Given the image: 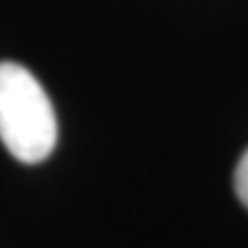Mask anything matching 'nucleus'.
Returning a JSON list of instances; mask_svg holds the SVG:
<instances>
[{
  "label": "nucleus",
  "mask_w": 248,
  "mask_h": 248,
  "mask_svg": "<svg viewBox=\"0 0 248 248\" xmlns=\"http://www.w3.org/2000/svg\"><path fill=\"white\" fill-rule=\"evenodd\" d=\"M234 191H237L241 204L248 209V150L244 152V156L239 159L237 170H234Z\"/></svg>",
  "instance_id": "f03ea898"
},
{
  "label": "nucleus",
  "mask_w": 248,
  "mask_h": 248,
  "mask_svg": "<svg viewBox=\"0 0 248 248\" xmlns=\"http://www.w3.org/2000/svg\"><path fill=\"white\" fill-rule=\"evenodd\" d=\"M0 140L21 163H39L55 150L53 104L32 71L0 62Z\"/></svg>",
  "instance_id": "f257e3e1"
}]
</instances>
